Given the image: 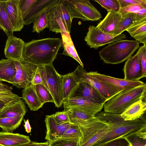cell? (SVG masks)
Segmentation results:
<instances>
[{"label":"cell","mask_w":146,"mask_h":146,"mask_svg":"<svg viewBox=\"0 0 146 146\" xmlns=\"http://www.w3.org/2000/svg\"><path fill=\"white\" fill-rule=\"evenodd\" d=\"M63 104L64 110L75 109L94 116L101 111L104 105L82 97L69 98L64 100Z\"/></svg>","instance_id":"obj_11"},{"label":"cell","mask_w":146,"mask_h":146,"mask_svg":"<svg viewBox=\"0 0 146 146\" xmlns=\"http://www.w3.org/2000/svg\"><path fill=\"white\" fill-rule=\"evenodd\" d=\"M61 0H37L34 5L25 13L22 14L24 25L33 23L40 15L48 12Z\"/></svg>","instance_id":"obj_12"},{"label":"cell","mask_w":146,"mask_h":146,"mask_svg":"<svg viewBox=\"0 0 146 146\" xmlns=\"http://www.w3.org/2000/svg\"><path fill=\"white\" fill-rule=\"evenodd\" d=\"M44 122L46 127L45 139L49 143L60 139L72 123L70 122L58 124L51 115H46Z\"/></svg>","instance_id":"obj_16"},{"label":"cell","mask_w":146,"mask_h":146,"mask_svg":"<svg viewBox=\"0 0 146 146\" xmlns=\"http://www.w3.org/2000/svg\"><path fill=\"white\" fill-rule=\"evenodd\" d=\"M42 85L49 91L54 101L55 106L61 107L63 100L62 93L61 75L56 70L53 64L38 66Z\"/></svg>","instance_id":"obj_5"},{"label":"cell","mask_w":146,"mask_h":146,"mask_svg":"<svg viewBox=\"0 0 146 146\" xmlns=\"http://www.w3.org/2000/svg\"><path fill=\"white\" fill-rule=\"evenodd\" d=\"M19 2V0H5L6 10L14 32L20 31L24 25Z\"/></svg>","instance_id":"obj_17"},{"label":"cell","mask_w":146,"mask_h":146,"mask_svg":"<svg viewBox=\"0 0 146 146\" xmlns=\"http://www.w3.org/2000/svg\"><path fill=\"white\" fill-rule=\"evenodd\" d=\"M48 12H45L38 16L33 22V32L39 33L46 28H48Z\"/></svg>","instance_id":"obj_33"},{"label":"cell","mask_w":146,"mask_h":146,"mask_svg":"<svg viewBox=\"0 0 146 146\" xmlns=\"http://www.w3.org/2000/svg\"><path fill=\"white\" fill-rule=\"evenodd\" d=\"M128 146H132L131 145V144L129 143V145Z\"/></svg>","instance_id":"obj_49"},{"label":"cell","mask_w":146,"mask_h":146,"mask_svg":"<svg viewBox=\"0 0 146 146\" xmlns=\"http://www.w3.org/2000/svg\"></svg>","instance_id":"obj_50"},{"label":"cell","mask_w":146,"mask_h":146,"mask_svg":"<svg viewBox=\"0 0 146 146\" xmlns=\"http://www.w3.org/2000/svg\"><path fill=\"white\" fill-rule=\"evenodd\" d=\"M37 0H19V7L21 12L23 13L31 8Z\"/></svg>","instance_id":"obj_42"},{"label":"cell","mask_w":146,"mask_h":146,"mask_svg":"<svg viewBox=\"0 0 146 146\" xmlns=\"http://www.w3.org/2000/svg\"><path fill=\"white\" fill-rule=\"evenodd\" d=\"M21 99L20 97L12 92L0 93V110L10 103Z\"/></svg>","instance_id":"obj_35"},{"label":"cell","mask_w":146,"mask_h":146,"mask_svg":"<svg viewBox=\"0 0 146 146\" xmlns=\"http://www.w3.org/2000/svg\"><path fill=\"white\" fill-rule=\"evenodd\" d=\"M74 71L79 82H84L91 85L105 99L106 102L120 92L113 85L89 75L83 68L79 65Z\"/></svg>","instance_id":"obj_8"},{"label":"cell","mask_w":146,"mask_h":146,"mask_svg":"<svg viewBox=\"0 0 146 146\" xmlns=\"http://www.w3.org/2000/svg\"><path fill=\"white\" fill-rule=\"evenodd\" d=\"M123 71L124 79L126 80L137 81L144 77L140 61L136 53L126 60Z\"/></svg>","instance_id":"obj_18"},{"label":"cell","mask_w":146,"mask_h":146,"mask_svg":"<svg viewBox=\"0 0 146 146\" xmlns=\"http://www.w3.org/2000/svg\"><path fill=\"white\" fill-rule=\"evenodd\" d=\"M61 46L62 39L59 38L33 40L25 42L22 58L37 66L52 64Z\"/></svg>","instance_id":"obj_2"},{"label":"cell","mask_w":146,"mask_h":146,"mask_svg":"<svg viewBox=\"0 0 146 146\" xmlns=\"http://www.w3.org/2000/svg\"><path fill=\"white\" fill-rule=\"evenodd\" d=\"M12 88L0 81V93L12 92Z\"/></svg>","instance_id":"obj_47"},{"label":"cell","mask_w":146,"mask_h":146,"mask_svg":"<svg viewBox=\"0 0 146 146\" xmlns=\"http://www.w3.org/2000/svg\"><path fill=\"white\" fill-rule=\"evenodd\" d=\"M118 13L121 14L132 13L140 15L146 16V8L143 7L140 3H136L120 9Z\"/></svg>","instance_id":"obj_36"},{"label":"cell","mask_w":146,"mask_h":146,"mask_svg":"<svg viewBox=\"0 0 146 146\" xmlns=\"http://www.w3.org/2000/svg\"><path fill=\"white\" fill-rule=\"evenodd\" d=\"M24 116L0 118V127L5 131L12 132L21 125Z\"/></svg>","instance_id":"obj_30"},{"label":"cell","mask_w":146,"mask_h":146,"mask_svg":"<svg viewBox=\"0 0 146 146\" xmlns=\"http://www.w3.org/2000/svg\"><path fill=\"white\" fill-rule=\"evenodd\" d=\"M16 72L14 60L9 59H2L0 60V81L11 84Z\"/></svg>","instance_id":"obj_26"},{"label":"cell","mask_w":146,"mask_h":146,"mask_svg":"<svg viewBox=\"0 0 146 146\" xmlns=\"http://www.w3.org/2000/svg\"><path fill=\"white\" fill-rule=\"evenodd\" d=\"M27 109L23 101L19 100L10 103L0 111V118L25 116Z\"/></svg>","instance_id":"obj_21"},{"label":"cell","mask_w":146,"mask_h":146,"mask_svg":"<svg viewBox=\"0 0 146 146\" xmlns=\"http://www.w3.org/2000/svg\"><path fill=\"white\" fill-rule=\"evenodd\" d=\"M107 11L118 12L120 7L118 0H94Z\"/></svg>","instance_id":"obj_37"},{"label":"cell","mask_w":146,"mask_h":146,"mask_svg":"<svg viewBox=\"0 0 146 146\" xmlns=\"http://www.w3.org/2000/svg\"><path fill=\"white\" fill-rule=\"evenodd\" d=\"M126 31L136 41L146 44V19L136 23Z\"/></svg>","instance_id":"obj_28"},{"label":"cell","mask_w":146,"mask_h":146,"mask_svg":"<svg viewBox=\"0 0 146 146\" xmlns=\"http://www.w3.org/2000/svg\"><path fill=\"white\" fill-rule=\"evenodd\" d=\"M95 116L106 122L109 130L92 146H100L118 138L125 137L146 129V121L141 118L133 120H125L120 114L104 111H100Z\"/></svg>","instance_id":"obj_1"},{"label":"cell","mask_w":146,"mask_h":146,"mask_svg":"<svg viewBox=\"0 0 146 146\" xmlns=\"http://www.w3.org/2000/svg\"><path fill=\"white\" fill-rule=\"evenodd\" d=\"M0 29L7 37L13 36L14 31L6 9L5 0H0Z\"/></svg>","instance_id":"obj_29"},{"label":"cell","mask_w":146,"mask_h":146,"mask_svg":"<svg viewBox=\"0 0 146 146\" xmlns=\"http://www.w3.org/2000/svg\"><path fill=\"white\" fill-rule=\"evenodd\" d=\"M118 1L119 4L120 9L123 8L131 4L139 3L136 0H118Z\"/></svg>","instance_id":"obj_45"},{"label":"cell","mask_w":146,"mask_h":146,"mask_svg":"<svg viewBox=\"0 0 146 146\" xmlns=\"http://www.w3.org/2000/svg\"><path fill=\"white\" fill-rule=\"evenodd\" d=\"M37 95L41 103L43 105L47 102L54 103V100L49 91L42 84L35 86Z\"/></svg>","instance_id":"obj_34"},{"label":"cell","mask_w":146,"mask_h":146,"mask_svg":"<svg viewBox=\"0 0 146 146\" xmlns=\"http://www.w3.org/2000/svg\"><path fill=\"white\" fill-rule=\"evenodd\" d=\"M47 17L50 31L70 34L72 21L62 0L48 12Z\"/></svg>","instance_id":"obj_7"},{"label":"cell","mask_w":146,"mask_h":146,"mask_svg":"<svg viewBox=\"0 0 146 146\" xmlns=\"http://www.w3.org/2000/svg\"><path fill=\"white\" fill-rule=\"evenodd\" d=\"M88 74L101 81L110 83L115 86L119 92L143 85L144 83L140 81H131L114 78L102 74L97 71L87 72Z\"/></svg>","instance_id":"obj_14"},{"label":"cell","mask_w":146,"mask_h":146,"mask_svg":"<svg viewBox=\"0 0 146 146\" xmlns=\"http://www.w3.org/2000/svg\"><path fill=\"white\" fill-rule=\"evenodd\" d=\"M16 69L15 77L11 84L18 88H24L31 83L38 66L23 59L14 61Z\"/></svg>","instance_id":"obj_10"},{"label":"cell","mask_w":146,"mask_h":146,"mask_svg":"<svg viewBox=\"0 0 146 146\" xmlns=\"http://www.w3.org/2000/svg\"><path fill=\"white\" fill-rule=\"evenodd\" d=\"M49 146H50V145H49Z\"/></svg>","instance_id":"obj_51"},{"label":"cell","mask_w":146,"mask_h":146,"mask_svg":"<svg viewBox=\"0 0 146 146\" xmlns=\"http://www.w3.org/2000/svg\"><path fill=\"white\" fill-rule=\"evenodd\" d=\"M139 47L137 41L120 40L109 44L99 52V55L104 63L118 64L132 56Z\"/></svg>","instance_id":"obj_4"},{"label":"cell","mask_w":146,"mask_h":146,"mask_svg":"<svg viewBox=\"0 0 146 146\" xmlns=\"http://www.w3.org/2000/svg\"><path fill=\"white\" fill-rule=\"evenodd\" d=\"M31 84L34 85L43 84L41 77L37 67L35 75L33 79Z\"/></svg>","instance_id":"obj_44"},{"label":"cell","mask_w":146,"mask_h":146,"mask_svg":"<svg viewBox=\"0 0 146 146\" xmlns=\"http://www.w3.org/2000/svg\"><path fill=\"white\" fill-rule=\"evenodd\" d=\"M25 44L22 39L14 35L7 37L4 49L5 57L14 61L21 60Z\"/></svg>","instance_id":"obj_15"},{"label":"cell","mask_w":146,"mask_h":146,"mask_svg":"<svg viewBox=\"0 0 146 146\" xmlns=\"http://www.w3.org/2000/svg\"><path fill=\"white\" fill-rule=\"evenodd\" d=\"M144 99L139 100L131 105L120 114L121 117L126 121L139 118L146 112V103Z\"/></svg>","instance_id":"obj_25"},{"label":"cell","mask_w":146,"mask_h":146,"mask_svg":"<svg viewBox=\"0 0 146 146\" xmlns=\"http://www.w3.org/2000/svg\"><path fill=\"white\" fill-rule=\"evenodd\" d=\"M109 130V127L108 124L107 125L100 129L82 145H78V146H92L104 136Z\"/></svg>","instance_id":"obj_38"},{"label":"cell","mask_w":146,"mask_h":146,"mask_svg":"<svg viewBox=\"0 0 146 146\" xmlns=\"http://www.w3.org/2000/svg\"><path fill=\"white\" fill-rule=\"evenodd\" d=\"M129 143L123 138H119L103 144L100 146H128Z\"/></svg>","instance_id":"obj_43"},{"label":"cell","mask_w":146,"mask_h":146,"mask_svg":"<svg viewBox=\"0 0 146 146\" xmlns=\"http://www.w3.org/2000/svg\"><path fill=\"white\" fill-rule=\"evenodd\" d=\"M82 97L90 100L97 103L104 104L105 99L90 84L84 82H79L69 98Z\"/></svg>","instance_id":"obj_13"},{"label":"cell","mask_w":146,"mask_h":146,"mask_svg":"<svg viewBox=\"0 0 146 146\" xmlns=\"http://www.w3.org/2000/svg\"><path fill=\"white\" fill-rule=\"evenodd\" d=\"M146 84L119 92L104 103L105 112L121 114L134 103L146 99Z\"/></svg>","instance_id":"obj_3"},{"label":"cell","mask_w":146,"mask_h":146,"mask_svg":"<svg viewBox=\"0 0 146 146\" xmlns=\"http://www.w3.org/2000/svg\"><path fill=\"white\" fill-rule=\"evenodd\" d=\"M107 11L105 17L98 24L96 27L105 33L114 35V31L121 19L122 15L118 12Z\"/></svg>","instance_id":"obj_19"},{"label":"cell","mask_w":146,"mask_h":146,"mask_svg":"<svg viewBox=\"0 0 146 146\" xmlns=\"http://www.w3.org/2000/svg\"><path fill=\"white\" fill-rule=\"evenodd\" d=\"M79 143L60 138L49 143L50 146H78Z\"/></svg>","instance_id":"obj_41"},{"label":"cell","mask_w":146,"mask_h":146,"mask_svg":"<svg viewBox=\"0 0 146 146\" xmlns=\"http://www.w3.org/2000/svg\"><path fill=\"white\" fill-rule=\"evenodd\" d=\"M122 15L121 19L117 25L114 35H117L136 23L146 19V16L128 13Z\"/></svg>","instance_id":"obj_22"},{"label":"cell","mask_w":146,"mask_h":146,"mask_svg":"<svg viewBox=\"0 0 146 146\" xmlns=\"http://www.w3.org/2000/svg\"><path fill=\"white\" fill-rule=\"evenodd\" d=\"M61 34L62 36V46L64 48L62 54L72 58L79 63L82 67L83 68V64L75 48L70 34Z\"/></svg>","instance_id":"obj_27"},{"label":"cell","mask_w":146,"mask_h":146,"mask_svg":"<svg viewBox=\"0 0 146 146\" xmlns=\"http://www.w3.org/2000/svg\"><path fill=\"white\" fill-rule=\"evenodd\" d=\"M66 6L71 20L74 18L83 21H96L102 17L100 12L89 0H62Z\"/></svg>","instance_id":"obj_6"},{"label":"cell","mask_w":146,"mask_h":146,"mask_svg":"<svg viewBox=\"0 0 146 146\" xmlns=\"http://www.w3.org/2000/svg\"><path fill=\"white\" fill-rule=\"evenodd\" d=\"M140 60L144 77L146 76V44L140 47L136 53Z\"/></svg>","instance_id":"obj_39"},{"label":"cell","mask_w":146,"mask_h":146,"mask_svg":"<svg viewBox=\"0 0 146 146\" xmlns=\"http://www.w3.org/2000/svg\"><path fill=\"white\" fill-rule=\"evenodd\" d=\"M50 143L48 141L44 142L39 143L35 141H31L25 144L22 146H49Z\"/></svg>","instance_id":"obj_46"},{"label":"cell","mask_w":146,"mask_h":146,"mask_svg":"<svg viewBox=\"0 0 146 146\" xmlns=\"http://www.w3.org/2000/svg\"><path fill=\"white\" fill-rule=\"evenodd\" d=\"M125 34L115 35L105 33L96 27L90 25L84 40L91 48L95 49L105 45L126 38Z\"/></svg>","instance_id":"obj_9"},{"label":"cell","mask_w":146,"mask_h":146,"mask_svg":"<svg viewBox=\"0 0 146 146\" xmlns=\"http://www.w3.org/2000/svg\"><path fill=\"white\" fill-rule=\"evenodd\" d=\"M62 93L63 100L69 98L79 81L74 71L67 74L61 75Z\"/></svg>","instance_id":"obj_23"},{"label":"cell","mask_w":146,"mask_h":146,"mask_svg":"<svg viewBox=\"0 0 146 146\" xmlns=\"http://www.w3.org/2000/svg\"><path fill=\"white\" fill-rule=\"evenodd\" d=\"M51 115L58 124L70 122L68 110H64L62 111L56 112Z\"/></svg>","instance_id":"obj_40"},{"label":"cell","mask_w":146,"mask_h":146,"mask_svg":"<svg viewBox=\"0 0 146 146\" xmlns=\"http://www.w3.org/2000/svg\"><path fill=\"white\" fill-rule=\"evenodd\" d=\"M22 98L31 111H37L43 106L37 95L34 85L31 83L23 90Z\"/></svg>","instance_id":"obj_24"},{"label":"cell","mask_w":146,"mask_h":146,"mask_svg":"<svg viewBox=\"0 0 146 146\" xmlns=\"http://www.w3.org/2000/svg\"><path fill=\"white\" fill-rule=\"evenodd\" d=\"M24 121L25 124L24 126L25 129L26 131L28 133H30L31 131V128L30 124L28 119L26 120L24 119Z\"/></svg>","instance_id":"obj_48"},{"label":"cell","mask_w":146,"mask_h":146,"mask_svg":"<svg viewBox=\"0 0 146 146\" xmlns=\"http://www.w3.org/2000/svg\"><path fill=\"white\" fill-rule=\"evenodd\" d=\"M146 130L144 129L123 138L132 146H146Z\"/></svg>","instance_id":"obj_32"},{"label":"cell","mask_w":146,"mask_h":146,"mask_svg":"<svg viewBox=\"0 0 146 146\" xmlns=\"http://www.w3.org/2000/svg\"><path fill=\"white\" fill-rule=\"evenodd\" d=\"M83 138V134L79 126L71 123L60 138L80 142Z\"/></svg>","instance_id":"obj_31"},{"label":"cell","mask_w":146,"mask_h":146,"mask_svg":"<svg viewBox=\"0 0 146 146\" xmlns=\"http://www.w3.org/2000/svg\"><path fill=\"white\" fill-rule=\"evenodd\" d=\"M31 141L29 136L17 133L0 131V146H22Z\"/></svg>","instance_id":"obj_20"}]
</instances>
